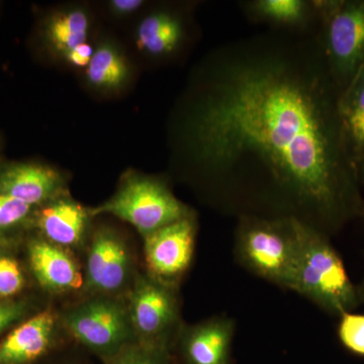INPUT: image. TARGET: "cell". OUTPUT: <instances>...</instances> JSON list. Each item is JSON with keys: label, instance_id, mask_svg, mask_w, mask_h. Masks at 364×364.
Returning a JSON list of instances; mask_svg holds the SVG:
<instances>
[{"label": "cell", "instance_id": "cell-1", "mask_svg": "<svg viewBox=\"0 0 364 364\" xmlns=\"http://www.w3.org/2000/svg\"><path fill=\"white\" fill-rule=\"evenodd\" d=\"M340 95L318 28L230 41L198 67L182 100L176 158L241 218L336 231L364 207Z\"/></svg>", "mask_w": 364, "mask_h": 364}, {"label": "cell", "instance_id": "cell-2", "mask_svg": "<svg viewBox=\"0 0 364 364\" xmlns=\"http://www.w3.org/2000/svg\"><path fill=\"white\" fill-rule=\"evenodd\" d=\"M298 251L291 291L334 315L350 313L360 303L343 261L324 232L296 220Z\"/></svg>", "mask_w": 364, "mask_h": 364}, {"label": "cell", "instance_id": "cell-3", "mask_svg": "<svg viewBox=\"0 0 364 364\" xmlns=\"http://www.w3.org/2000/svg\"><path fill=\"white\" fill-rule=\"evenodd\" d=\"M294 218L242 217L237 253L242 263L263 279L291 289L298 237Z\"/></svg>", "mask_w": 364, "mask_h": 364}, {"label": "cell", "instance_id": "cell-4", "mask_svg": "<svg viewBox=\"0 0 364 364\" xmlns=\"http://www.w3.org/2000/svg\"><path fill=\"white\" fill-rule=\"evenodd\" d=\"M314 4L326 61L342 93L364 66V0Z\"/></svg>", "mask_w": 364, "mask_h": 364}, {"label": "cell", "instance_id": "cell-5", "mask_svg": "<svg viewBox=\"0 0 364 364\" xmlns=\"http://www.w3.org/2000/svg\"><path fill=\"white\" fill-rule=\"evenodd\" d=\"M109 214L128 222L144 238L157 230L193 215L159 179L130 174L116 195L90 210V215Z\"/></svg>", "mask_w": 364, "mask_h": 364}, {"label": "cell", "instance_id": "cell-6", "mask_svg": "<svg viewBox=\"0 0 364 364\" xmlns=\"http://www.w3.org/2000/svg\"><path fill=\"white\" fill-rule=\"evenodd\" d=\"M62 323L74 339L104 361L136 342L127 301L119 296H92L67 310Z\"/></svg>", "mask_w": 364, "mask_h": 364}, {"label": "cell", "instance_id": "cell-7", "mask_svg": "<svg viewBox=\"0 0 364 364\" xmlns=\"http://www.w3.org/2000/svg\"><path fill=\"white\" fill-rule=\"evenodd\" d=\"M126 301L136 341L170 349L181 329L176 287L138 274Z\"/></svg>", "mask_w": 364, "mask_h": 364}, {"label": "cell", "instance_id": "cell-8", "mask_svg": "<svg viewBox=\"0 0 364 364\" xmlns=\"http://www.w3.org/2000/svg\"><path fill=\"white\" fill-rule=\"evenodd\" d=\"M136 275L128 246L116 232L97 230L86 261L85 287L93 296H119L130 291Z\"/></svg>", "mask_w": 364, "mask_h": 364}, {"label": "cell", "instance_id": "cell-9", "mask_svg": "<svg viewBox=\"0 0 364 364\" xmlns=\"http://www.w3.org/2000/svg\"><path fill=\"white\" fill-rule=\"evenodd\" d=\"M196 235L195 215H191L146 236L144 253L148 274L169 286L177 287V282L191 267Z\"/></svg>", "mask_w": 364, "mask_h": 364}, {"label": "cell", "instance_id": "cell-10", "mask_svg": "<svg viewBox=\"0 0 364 364\" xmlns=\"http://www.w3.org/2000/svg\"><path fill=\"white\" fill-rule=\"evenodd\" d=\"M64 181L56 170L32 162L0 164V193L40 208L64 196Z\"/></svg>", "mask_w": 364, "mask_h": 364}, {"label": "cell", "instance_id": "cell-11", "mask_svg": "<svg viewBox=\"0 0 364 364\" xmlns=\"http://www.w3.org/2000/svg\"><path fill=\"white\" fill-rule=\"evenodd\" d=\"M233 333V322L227 318L181 328L177 337L184 364H229Z\"/></svg>", "mask_w": 364, "mask_h": 364}, {"label": "cell", "instance_id": "cell-12", "mask_svg": "<svg viewBox=\"0 0 364 364\" xmlns=\"http://www.w3.org/2000/svg\"><path fill=\"white\" fill-rule=\"evenodd\" d=\"M56 314L50 309L21 323L0 342V364H32L55 343Z\"/></svg>", "mask_w": 364, "mask_h": 364}, {"label": "cell", "instance_id": "cell-13", "mask_svg": "<svg viewBox=\"0 0 364 364\" xmlns=\"http://www.w3.org/2000/svg\"><path fill=\"white\" fill-rule=\"evenodd\" d=\"M28 255L31 269L46 291L63 294L85 286L77 263L65 248L45 239H36L28 244Z\"/></svg>", "mask_w": 364, "mask_h": 364}, {"label": "cell", "instance_id": "cell-14", "mask_svg": "<svg viewBox=\"0 0 364 364\" xmlns=\"http://www.w3.org/2000/svg\"><path fill=\"white\" fill-rule=\"evenodd\" d=\"M90 210L65 196L37 208L33 224L45 240L62 248L75 247L85 239Z\"/></svg>", "mask_w": 364, "mask_h": 364}, {"label": "cell", "instance_id": "cell-15", "mask_svg": "<svg viewBox=\"0 0 364 364\" xmlns=\"http://www.w3.org/2000/svg\"><path fill=\"white\" fill-rule=\"evenodd\" d=\"M244 11L252 21L265 23L272 30L308 32L318 26L314 1L306 0H254L244 2Z\"/></svg>", "mask_w": 364, "mask_h": 364}, {"label": "cell", "instance_id": "cell-16", "mask_svg": "<svg viewBox=\"0 0 364 364\" xmlns=\"http://www.w3.org/2000/svg\"><path fill=\"white\" fill-rule=\"evenodd\" d=\"M184 37L182 21L168 11L146 16L136 33L139 49L152 56H166L178 49Z\"/></svg>", "mask_w": 364, "mask_h": 364}, {"label": "cell", "instance_id": "cell-17", "mask_svg": "<svg viewBox=\"0 0 364 364\" xmlns=\"http://www.w3.org/2000/svg\"><path fill=\"white\" fill-rule=\"evenodd\" d=\"M340 114L356 162L364 149V66L340 95Z\"/></svg>", "mask_w": 364, "mask_h": 364}, {"label": "cell", "instance_id": "cell-18", "mask_svg": "<svg viewBox=\"0 0 364 364\" xmlns=\"http://www.w3.org/2000/svg\"><path fill=\"white\" fill-rule=\"evenodd\" d=\"M90 30L87 14L81 9L64 11L52 16L44 28L46 42L64 56L74 48L86 43Z\"/></svg>", "mask_w": 364, "mask_h": 364}, {"label": "cell", "instance_id": "cell-19", "mask_svg": "<svg viewBox=\"0 0 364 364\" xmlns=\"http://www.w3.org/2000/svg\"><path fill=\"white\" fill-rule=\"evenodd\" d=\"M128 66L114 47L102 45L95 52L86 75L90 85L102 90H114L128 78Z\"/></svg>", "mask_w": 364, "mask_h": 364}, {"label": "cell", "instance_id": "cell-20", "mask_svg": "<svg viewBox=\"0 0 364 364\" xmlns=\"http://www.w3.org/2000/svg\"><path fill=\"white\" fill-rule=\"evenodd\" d=\"M105 364H172L170 349L133 342L121 349Z\"/></svg>", "mask_w": 364, "mask_h": 364}, {"label": "cell", "instance_id": "cell-21", "mask_svg": "<svg viewBox=\"0 0 364 364\" xmlns=\"http://www.w3.org/2000/svg\"><path fill=\"white\" fill-rule=\"evenodd\" d=\"M37 208L0 193V237L32 223Z\"/></svg>", "mask_w": 364, "mask_h": 364}, {"label": "cell", "instance_id": "cell-22", "mask_svg": "<svg viewBox=\"0 0 364 364\" xmlns=\"http://www.w3.org/2000/svg\"><path fill=\"white\" fill-rule=\"evenodd\" d=\"M25 284V275L20 263L11 256L0 255V299L18 296Z\"/></svg>", "mask_w": 364, "mask_h": 364}, {"label": "cell", "instance_id": "cell-23", "mask_svg": "<svg viewBox=\"0 0 364 364\" xmlns=\"http://www.w3.org/2000/svg\"><path fill=\"white\" fill-rule=\"evenodd\" d=\"M339 338L353 353L364 356V315L345 313L340 316Z\"/></svg>", "mask_w": 364, "mask_h": 364}, {"label": "cell", "instance_id": "cell-24", "mask_svg": "<svg viewBox=\"0 0 364 364\" xmlns=\"http://www.w3.org/2000/svg\"><path fill=\"white\" fill-rule=\"evenodd\" d=\"M93 52L92 47L87 43L77 46V47L72 49L65 55L67 61L72 65L76 67L88 66L92 59Z\"/></svg>", "mask_w": 364, "mask_h": 364}, {"label": "cell", "instance_id": "cell-25", "mask_svg": "<svg viewBox=\"0 0 364 364\" xmlns=\"http://www.w3.org/2000/svg\"><path fill=\"white\" fill-rule=\"evenodd\" d=\"M142 0H114L111 2L112 11L119 14L134 13L143 6Z\"/></svg>", "mask_w": 364, "mask_h": 364}, {"label": "cell", "instance_id": "cell-26", "mask_svg": "<svg viewBox=\"0 0 364 364\" xmlns=\"http://www.w3.org/2000/svg\"><path fill=\"white\" fill-rule=\"evenodd\" d=\"M26 310L16 311V312L6 314V315L0 316V335L2 334L7 328L11 327L16 321L20 320L25 315Z\"/></svg>", "mask_w": 364, "mask_h": 364}, {"label": "cell", "instance_id": "cell-27", "mask_svg": "<svg viewBox=\"0 0 364 364\" xmlns=\"http://www.w3.org/2000/svg\"><path fill=\"white\" fill-rule=\"evenodd\" d=\"M26 310V304L23 301H9L0 299V316L16 312V311Z\"/></svg>", "mask_w": 364, "mask_h": 364}, {"label": "cell", "instance_id": "cell-28", "mask_svg": "<svg viewBox=\"0 0 364 364\" xmlns=\"http://www.w3.org/2000/svg\"><path fill=\"white\" fill-rule=\"evenodd\" d=\"M358 177L359 182H363L364 184V149L358 161Z\"/></svg>", "mask_w": 364, "mask_h": 364}, {"label": "cell", "instance_id": "cell-29", "mask_svg": "<svg viewBox=\"0 0 364 364\" xmlns=\"http://www.w3.org/2000/svg\"><path fill=\"white\" fill-rule=\"evenodd\" d=\"M4 240H6V239L2 238V237H0V247H1L2 245H4Z\"/></svg>", "mask_w": 364, "mask_h": 364}, {"label": "cell", "instance_id": "cell-30", "mask_svg": "<svg viewBox=\"0 0 364 364\" xmlns=\"http://www.w3.org/2000/svg\"><path fill=\"white\" fill-rule=\"evenodd\" d=\"M363 215V217H364V207H363V215Z\"/></svg>", "mask_w": 364, "mask_h": 364}, {"label": "cell", "instance_id": "cell-31", "mask_svg": "<svg viewBox=\"0 0 364 364\" xmlns=\"http://www.w3.org/2000/svg\"><path fill=\"white\" fill-rule=\"evenodd\" d=\"M363 296H364V289H363Z\"/></svg>", "mask_w": 364, "mask_h": 364}]
</instances>
